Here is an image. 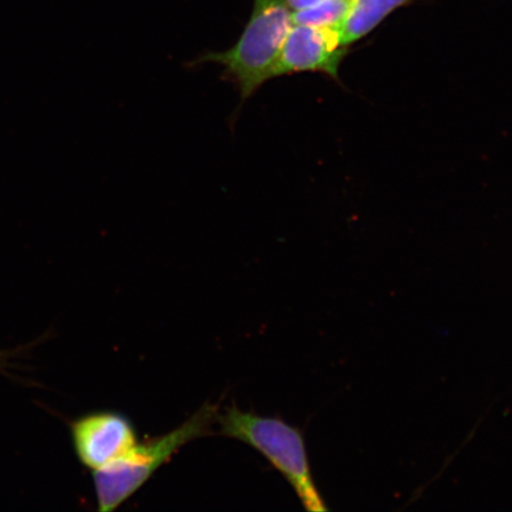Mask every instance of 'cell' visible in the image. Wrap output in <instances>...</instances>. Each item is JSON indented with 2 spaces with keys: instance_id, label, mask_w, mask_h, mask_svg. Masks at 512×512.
I'll use <instances>...</instances> for the list:
<instances>
[{
  "instance_id": "cell-1",
  "label": "cell",
  "mask_w": 512,
  "mask_h": 512,
  "mask_svg": "<svg viewBox=\"0 0 512 512\" xmlns=\"http://www.w3.org/2000/svg\"><path fill=\"white\" fill-rule=\"evenodd\" d=\"M219 407L206 403L176 430L134 445L114 462L93 471L96 502L100 512L117 510L143 488L153 475L196 439L207 437L217 422Z\"/></svg>"
},
{
  "instance_id": "cell-2",
  "label": "cell",
  "mask_w": 512,
  "mask_h": 512,
  "mask_svg": "<svg viewBox=\"0 0 512 512\" xmlns=\"http://www.w3.org/2000/svg\"><path fill=\"white\" fill-rule=\"evenodd\" d=\"M220 433L254 448L281 473L306 511H328L313 479L303 433L280 418L230 407L217 416Z\"/></svg>"
},
{
  "instance_id": "cell-3",
  "label": "cell",
  "mask_w": 512,
  "mask_h": 512,
  "mask_svg": "<svg viewBox=\"0 0 512 512\" xmlns=\"http://www.w3.org/2000/svg\"><path fill=\"white\" fill-rule=\"evenodd\" d=\"M293 12L285 0H254L251 18L235 46L222 53H208L194 64H220L224 75L239 87L246 100L268 80L275 68L288 32L293 27Z\"/></svg>"
},
{
  "instance_id": "cell-4",
  "label": "cell",
  "mask_w": 512,
  "mask_h": 512,
  "mask_svg": "<svg viewBox=\"0 0 512 512\" xmlns=\"http://www.w3.org/2000/svg\"><path fill=\"white\" fill-rule=\"evenodd\" d=\"M76 457L92 471L124 456L138 444V433L126 415L100 411L80 416L70 425Z\"/></svg>"
},
{
  "instance_id": "cell-5",
  "label": "cell",
  "mask_w": 512,
  "mask_h": 512,
  "mask_svg": "<svg viewBox=\"0 0 512 512\" xmlns=\"http://www.w3.org/2000/svg\"><path fill=\"white\" fill-rule=\"evenodd\" d=\"M337 29L293 24L279 56L274 78L303 72H322L338 79L347 54Z\"/></svg>"
},
{
  "instance_id": "cell-6",
  "label": "cell",
  "mask_w": 512,
  "mask_h": 512,
  "mask_svg": "<svg viewBox=\"0 0 512 512\" xmlns=\"http://www.w3.org/2000/svg\"><path fill=\"white\" fill-rule=\"evenodd\" d=\"M412 2L414 0H352L349 16L338 30L343 46L348 48L360 41L392 12Z\"/></svg>"
},
{
  "instance_id": "cell-7",
  "label": "cell",
  "mask_w": 512,
  "mask_h": 512,
  "mask_svg": "<svg viewBox=\"0 0 512 512\" xmlns=\"http://www.w3.org/2000/svg\"><path fill=\"white\" fill-rule=\"evenodd\" d=\"M351 5L352 0H323L310 9L293 12V22L339 30L349 16Z\"/></svg>"
},
{
  "instance_id": "cell-8",
  "label": "cell",
  "mask_w": 512,
  "mask_h": 512,
  "mask_svg": "<svg viewBox=\"0 0 512 512\" xmlns=\"http://www.w3.org/2000/svg\"><path fill=\"white\" fill-rule=\"evenodd\" d=\"M285 2L292 12H298L310 9L312 6L323 2V0H285Z\"/></svg>"
},
{
  "instance_id": "cell-9",
  "label": "cell",
  "mask_w": 512,
  "mask_h": 512,
  "mask_svg": "<svg viewBox=\"0 0 512 512\" xmlns=\"http://www.w3.org/2000/svg\"><path fill=\"white\" fill-rule=\"evenodd\" d=\"M14 356V352L0 351V373L9 367L10 358Z\"/></svg>"
}]
</instances>
